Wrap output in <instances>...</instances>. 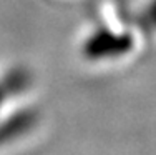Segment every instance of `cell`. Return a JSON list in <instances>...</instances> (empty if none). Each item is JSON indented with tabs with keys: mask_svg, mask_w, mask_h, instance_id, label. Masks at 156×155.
<instances>
[{
	"mask_svg": "<svg viewBox=\"0 0 156 155\" xmlns=\"http://www.w3.org/2000/svg\"><path fill=\"white\" fill-rule=\"evenodd\" d=\"M7 97H9V94H7V90H5V87H3V83L0 82V109H2V105H3V102H5Z\"/></svg>",
	"mask_w": 156,
	"mask_h": 155,
	"instance_id": "obj_4",
	"label": "cell"
},
{
	"mask_svg": "<svg viewBox=\"0 0 156 155\" xmlns=\"http://www.w3.org/2000/svg\"><path fill=\"white\" fill-rule=\"evenodd\" d=\"M133 49V39L128 34H116V32L100 28L93 32L83 43V55L90 60H105V58H116L128 54Z\"/></svg>",
	"mask_w": 156,
	"mask_h": 155,
	"instance_id": "obj_1",
	"label": "cell"
},
{
	"mask_svg": "<svg viewBox=\"0 0 156 155\" xmlns=\"http://www.w3.org/2000/svg\"><path fill=\"white\" fill-rule=\"evenodd\" d=\"M37 122H38V113L32 109L20 110L15 115L9 117L5 122L0 124V147L23 137L35 127Z\"/></svg>",
	"mask_w": 156,
	"mask_h": 155,
	"instance_id": "obj_2",
	"label": "cell"
},
{
	"mask_svg": "<svg viewBox=\"0 0 156 155\" xmlns=\"http://www.w3.org/2000/svg\"><path fill=\"white\" fill-rule=\"evenodd\" d=\"M2 83L9 95H17L25 92L32 85V75L25 68H13L9 73H5Z\"/></svg>",
	"mask_w": 156,
	"mask_h": 155,
	"instance_id": "obj_3",
	"label": "cell"
}]
</instances>
